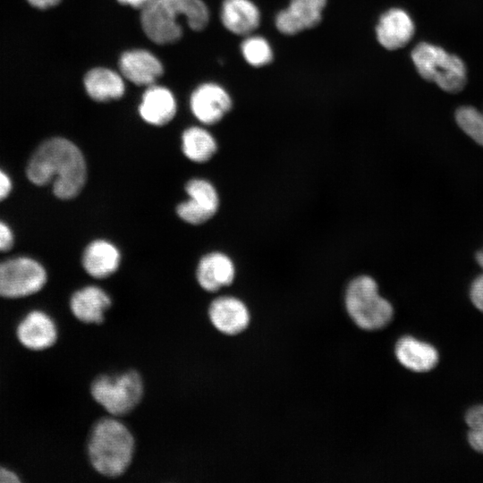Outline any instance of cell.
I'll use <instances>...</instances> for the list:
<instances>
[{"label": "cell", "instance_id": "cell-1", "mask_svg": "<svg viewBox=\"0 0 483 483\" xmlns=\"http://www.w3.org/2000/svg\"><path fill=\"white\" fill-rule=\"evenodd\" d=\"M26 174L35 185L51 183L61 199L76 197L87 178V166L80 148L71 140L55 137L42 142L30 158Z\"/></svg>", "mask_w": 483, "mask_h": 483}, {"label": "cell", "instance_id": "cell-2", "mask_svg": "<svg viewBox=\"0 0 483 483\" xmlns=\"http://www.w3.org/2000/svg\"><path fill=\"white\" fill-rule=\"evenodd\" d=\"M182 21L192 30H204L209 21L207 4L202 0H149L141 9L142 30L158 45L178 41L182 36Z\"/></svg>", "mask_w": 483, "mask_h": 483}, {"label": "cell", "instance_id": "cell-3", "mask_svg": "<svg viewBox=\"0 0 483 483\" xmlns=\"http://www.w3.org/2000/svg\"><path fill=\"white\" fill-rule=\"evenodd\" d=\"M134 453V436L117 417L102 418L91 428L87 454L98 474L107 478L122 476L131 464Z\"/></svg>", "mask_w": 483, "mask_h": 483}, {"label": "cell", "instance_id": "cell-4", "mask_svg": "<svg viewBox=\"0 0 483 483\" xmlns=\"http://www.w3.org/2000/svg\"><path fill=\"white\" fill-rule=\"evenodd\" d=\"M344 301L349 316L364 330L383 328L393 318L391 303L379 294L377 282L369 275H360L350 282Z\"/></svg>", "mask_w": 483, "mask_h": 483}, {"label": "cell", "instance_id": "cell-5", "mask_svg": "<svg viewBox=\"0 0 483 483\" xmlns=\"http://www.w3.org/2000/svg\"><path fill=\"white\" fill-rule=\"evenodd\" d=\"M411 59L419 74L435 82L449 93L461 91L467 82V69L456 55L428 42H420L411 51Z\"/></svg>", "mask_w": 483, "mask_h": 483}, {"label": "cell", "instance_id": "cell-6", "mask_svg": "<svg viewBox=\"0 0 483 483\" xmlns=\"http://www.w3.org/2000/svg\"><path fill=\"white\" fill-rule=\"evenodd\" d=\"M144 394L141 376L130 369L97 377L90 385V394L110 416L123 417L132 411Z\"/></svg>", "mask_w": 483, "mask_h": 483}, {"label": "cell", "instance_id": "cell-7", "mask_svg": "<svg viewBox=\"0 0 483 483\" xmlns=\"http://www.w3.org/2000/svg\"><path fill=\"white\" fill-rule=\"evenodd\" d=\"M47 280L44 267L29 257H14L0 262V296L21 298L39 292Z\"/></svg>", "mask_w": 483, "mask_h": 483}, {"label": "cell", "instance_id": "cell-8", "mask_svg": "<svg viewBox=\"0 0 483 483\" xmlns=\"http://www.w3.org/2000/svg\"><path fill=\"white\" fill-rule=\"evenodd\" d=\"M185 191L189 199L176 208V213L182 220L191 225H200L216 213L219 197L211 182L194 178L186 183Z\"/></svg>", "mask_w": 483, "mask_h": 483}, {"label": "cell", "instance_id": "cell-9", "mask_svg": "<svg viewBox=\"0 0 483 483\" xmlns=\"http://www.w3.org/2000/svg\"><path fill=\"white\" fill-rule=\"evenodd\" d=\"M233 101L227 90L218 83L199 85L190 97L193 115L204 124H215L231 110Z\"/></svg>", "mask_w": 483, "mask_h": 483}, {"label": "cell", "instance_id": "cell-10", "mask_svg": "<svg viewBox=\"0 0 483 483\" xmlns=\"http://www.w3.org/2000/svg\"><path fill=\"white\" fill-rule=\"evenodd\" d=\"M327 0H290L289 5L277 13L276 30L286 36L296 35L318 25Z\"/></svg>", "mask_w": 483, "mask_h": 483}, {"label": "cell", "instance_id": "cell-11", "mask_svg": "<svg viewBox=\"0 0 483 483\" xmlns=\"http://www.w3.org/2000/svg\"><path fill=\"white\" fill-rule=\"evenodd\" d=\"M212 326L226 335H235L249 326L250 316L247 306L233 296H220L213 300L208 309Z\"/></svg>", "mask_w": 483, "mask_h": 483}, {"label": "cell", "instance_id": "cell-12", "mask_svg": "<svg viewBox=\"0 0 483 483\" xmlns=\"http://www.w3.org/2000/svg\"><path fill=\"white\" fill-rule=\"evenodd\" d=\"M120 73L139 86H150L163 75L162 62L150 51L134 48L123 52L118 61Z\"/></svg>", "mask_w": 483, "mask_h": 483}, {"label": "cell", "instance_id": "cell-13", "mask_svg": "<svg viewBox=\"0 0 483 483\" xmlns=\"http://www.w3.org/2000/svg\"><path fill=\"white\" fill-rule=\"evenodd\" d=\"M415 31L410 14L401 8H390L379 17L376 26L378 43L387 50H397L405 47Z\"/></svg>", "mask_w": 483, "mask_h": 483}, {"label": "cell", "instance_id": "cell-14", "mask_svg": "<svg viewBox=\"0 0 483 483\" xmlns=\"http://www.w3.org/2000/svg\"><path fill=\"white\" fill-rule=\"evenodd\" d=\"M57 327L53 318L41 310L28 313L17 327L19 341L34 351L47 349L57 340Z\"/></svg>", "mask_w": 483, "mask_h": 483}, {"label": "cell", "instance_id": "cell-15", "mask_svg": "<svg viewBox=\"0 0 483 483\" xmlns=\"http://www.w3.org/2000/svg\"><path fill=\"white\" fill-rule=\"evenodd\" d=\"M110 296L102 288L88 285L74 292L70 299L72 315L84 324H101L111 307Z\"/></svg>", "mask_w": 483, "mask_h": 483}, {"label": "cell", "instance_id": "cell-16", "mask_svg": "<svg viewBox=\"0 0 483 483\" xmlns=\"http://www.w3.org/2000/svg\"><path fill=\"white\" fill-rule=\"evenodd\" d=\"M176 107L174 95L168 88L152 84L142 94L139 114L146 123L163 126L174 117Z\"/></svg>", "mask_w": 483, "mask_h": 483}, {"label": "cell", "instance_id": "cell-17", "mask_svg": "<svg viewBox=\"0 0 483 483\" xmlns=\"http://www.w3.org/2000/svg\"><path fill=\"white\" fill-rule=\"evenodd\" d=\"M234 276L235 267L233 260L226 254L218 251L203 256L196 270L199 286L209 292L230 285Z\"/></svg>", "mask_w": 483, "mask_h": 483}, {"label": "cell", "instance_id": "cell-18", "mask_svg": "<svg viewBox=\"0 0 483 483\" xmlns=\"http://www.w3.org/2000/svg\"><path fill=\"white\" fill-rule=\"evenodd\" d=\"M220 20L231 33L246 37L258 28L261 14L251 0H224L220 8Z\"/></svg>", "mask_w": 483, "mask_h": 483}, {"label": "cell", "instance_id": "cell-19", "mask_svg": "<svg viewBox=\"0 0 483 483\" xmlns=\"http://www.w3.org/2000/svg\"><path fill=\"white\" fill-rule=\"evenodd\" d=\"M83 84L89 97L97 102L122 97L125 92L124 78L106 67H95L84 76Z\"/></svg>", "mask_w": 483, "mask_h": 483}, {"label": "cell", "instance_id": "cell-20", "mask_svg": "<svg viewBox=\"0 0 483 483\" xmlns=\"http://www.w3.org/2000/svg\"><path fill=\"white\" fill-rule=\"evenodd\" d=\"M120 259V252L113 243L105 240H96L84 250L82 266L90 276L103 279L118 269Z\"/></svg>", "mask_w": 483, "mask_h": 483}, {"label": "cell", "instance_id": "cell-21", "mask_svg": "<svg viewBox=\"0 0 483 483\" xmlns=\"http://www.w3.org/2000/svg\"><path fill=\"white\" fill-rule=\"evenodd\" d=\"M395 355L403 367L415 372L431 370L438 362V353L432 345L411 336L397 342Z\"/></svg>", "mask_w": 483, "mask_h": 483}, {"label": "cell", "instance_id": "cell-22", "mask_svg": "<svg viewBox=\"0 0 483 483\" xmlns=\"http://www.w3.org/2000/svg\"><path fill=\"white\" fill-rule=\"evenodd\" d=\"M182 149L190 160L204 163L208 161L216 152L217 144L215 138L207 130L192 126L182 132Z\"/></svg>", "mask_w": 483, "mask_h": 483}, {"label": "cell", "instance_id": "cell-23", "mask_svg": "<svg viewBox=\"0 0 483 483\" xmlns=\"http://www.w3.org/2000/svg\"><path fill=\"white\" fill-rule=\"evenodd\" d=\"M241 53L247 64L259 68L269 64L274 57L270 43L262 36L250 34L241 44Z\"/></svg>", "mask_w": 483, "mask_h": 483}, {"label": "cell", "instance_id": "cell-24", "mask_svg": "<svg viewBox=\"0 0 483 483\" xmlns=\"http://www.w3.org/2000/svg\"><path fill=\"white\" fill-rule=\"evenodd\" d=\"M460 128L473 140L483 146V113L472 106H462L455 113Z\"/></svg>", "mask_w": 483, "mask_h": 483}, {"label": "cell", "instance_id": "cell-25", "mask_svg": "<svg viewBox=\"0 0 483 483\" xmlns=\"http://www.w3.org/2000/svg\"><path fill=\"white\" fill-rule=\"evenodd\" d=\"M470 299L475 307L483 312V275L473 281L470 287Z\"/></svg>", "mask_w": 483, "mask_h": 483}, {"label": "cell", "instance_id": "cell-26", "mask_svg": "<svg viewBox=\"0 0 483 483\" xmlns=\"http://www.w3.org/2000/svg\"><path fill=\"white\" fill-rule=\"evenodd\" d=\"M14 242V236L10 226L0 220V251L9 250Z\"/></svg>", "mask_w": 483, "mask_h": 483}, {"label": "cell", "instance_id": "cell-27", "mask_svg": "<svg viewBox=\"0 0 483 483\" xmlns=\"http://www.w3.org/2000/svg\"><path fill=\"white\" fill-rule=\"evenodd\" d=\"M13 182L9 175L0 168V201L4 200L11 193Z\"/></svg>", "mask_w": 483, "mask_h": 483}, {"label": "cell", "instance_id": "cell-28", "mask_svg": "<svg viewBox=\"0 0 483 483\" xmlns=\"http://www.w3.org/2000/svg\"><path fill=\"white\" fill-rule=\"evenodd\" d=\"M468 440L474 450L483 453V429L470 430Z\"/></svg>", "mask_w": 483, "mask_h": 483}, {"label": "cell", "instance_id": "cell-29", "mask_svg": "<svg viewBox=\"0 0 483 483\" xmlns=\"http://www.w3.org/2000/svg\"><path fill=\"white\" fill-rule=\"evenodd\" d=\"M20 479L15 473L5 468L0 467V483H15Z\"/></svg>", "mask_w": 483, "mask_h": 483}, {"label": "cell", "instance_id": "cell-30", "mask_svg": "<svg viewBox=\"0 0 483 483\" xmlns=\"http://www.w3.org/2000/svg\"><path fill=\"white\" fill-rule=\"evenodd\" d=\"M30 5L38 9H48L55 6L61 0H27Z\"/></svg>", "mask_w": 483, "mask_h": 483}, {"label": "cell", "instance_id": "cell-31", "mask_svg": "<svg viewBox=\"0 0 483 483\" xmlns=\"http://www.w3.org/2000/svg\"><path fill=\"white\" fill-rule=\"evenodd\" d=\"M120 4L129 5L133 8L142 9L149 0H117Z\"/></svg>", "mask_w": 483, "mask_h": 483}, {"label": "cell", "instance_id": "cell-32", "mask_svg": "<svg viewBox=\"0 0 483 483\" xmlns=\"http://www.w3.org/2000/svg\"><path fill=\"white\" fill-rule=\"evenodd\" d=\"M476 258L479 265L483 268V249L477 253Z\"/></svg>", "mask_w": 483, "mask_h": 483}]
</instances>
